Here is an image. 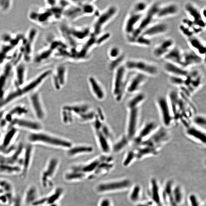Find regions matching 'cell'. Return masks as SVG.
Here are the masks:
<instances>
[{"label":"cell","instance_id":"1","mask_svg":"<svg viewBox=\"0 0 206 206\" xmlns=\"http://www.w3.org/2000/svg\"><path fill=\"white\" fill-rule=\"evenodd\" d=\"M172 111L175 125L181 124L186 128L191 125L192 118L197 114V108L189 98L177 90H172L167 95Z\"/></svg>","mask_w":206,"mask_h":206},{"label":"cell","instance_id":"2","mask_svg":"<svg viewBox=\"0 0 206 206\" xmlns=\"http://www.w3.org/2000/svg\"><path fill=\"white\" fill-rule=\"evenodd\" d=\"M52 70L48 69L43 71L24 85L10 90L3 99L0 100V110L18 99L30 95L38 88L50 76Z\"/></svg>","mask_w":206,"mask_h":206},{"label":"cell","instance_id":"3","mask_svg":"<svg viewBox=\"0 0 206 206\" xmlns=\"http://www.w3.org/2000/svg\"><path fill=\"white\" fill-rule=\"evenodd\" d=\"M28 143L32 145L41 144L55 148L68 149L73 145L70 140L47 132L30 133L27 136Z\"/></svg>","mask_w":206,"mask_h":206},{"label":"cell","instance_id":"4","mask_svg":"<svg viewBox=\"0 0 206 206\" xmlns=\"http://www.w3.org/2000/svg\"><path fill=\"white\" fill-rule=\"evenodd\" d=\"M126 69L124 63L114 69L112 93L117 102L122 101L126 94V88L128 78L127 76Z\"/></svg>","mask_w":206,"mask_h":206},{"label":"cell","instance_id":"5","mask_svg":"<svg viewBox=\"0 0 206 206\" xmlns=\"http://www.w3.org/2000/svg\"><path fill=\"white\" fill-rule=\"evenodd\" d=\"M124 65L127 70L143 74L148 77H155L159 73V69L157 65L143 60H128L124 62Z\"/></svg>","mask_w":206,"mask_h":206},{"label":"cell","instance_id":"6","mask_svg":"<svg viewBox=\"0 0 206 206\" xmlns=\"http://www.w3.org/2000/svg\"><path fill=\"white\" fill-rule=\"evenodd\" d=\"M65 106L72 113L74 118L76 117L81 123H91L96 117V110L88 103H78Z\"/></svg>","mask_w":206,"mask_h":206},{"label":"cell","instance_id":"7","mask_svg":"<svg viewBox=\"0 0 206 206\" xmlns=\"http://www.w3.org/2000/svg\"><path fill=\"white\" fill-rule=\"evenodd\" d=\"M38 35V31L35 27L29 29L24 35L22 44L19 48L23 56V60L25 63H28L33 58L34 46Z\"/></svg>","mask_w":206,"mask_h":206},{"label":"cell","instance_id":"8","mask_svg":"<svg viewBox=\"0 0 206 206\" xmlns=\"http://www.w3.org/2000/svg\"><path fill=\"white\" fill-rule=\"evenodd\" d=\"M155 103L160 117L162 126L169 129L173 126L176 125L172 111L166 95L158 97L155 100Z\"/></svg>","mask_w":206,"mask_h":206},{"label":"cell","instance_id":"9","mask_svg":"<svg viewBox=\"0 0 206 206\" xmlns=\"http://www.w3.org/2000/svg\"><path fill=\"white\" fill-rule=\"evenodd\" d=\"M141 106L126 107L127 117L125 134L131 141L140 128Z\"/></svg>","mask_w":206,"mask_h":206},{"label":"cell","instance_id":"10","mask_svg":"<svg viewBox=\"0 0 206 206\" xmlns=\"http://www.w3.org/2000/svg\"><path fill=\"white\" fill-rule=\"evenodd\" d=\"M28 17L30 21L39 26L44 27L55 18L52 8H34L29 11Z\"/></svg>","mask_w":206,"mask_h":206},{"label":"cell","instance_id":"11","mask_svg":"<svg viewBox=\"0 0 206 206\" xmlns=\"http://www.w3.org/2000/svg\"><path fill=\"white\" fill-rule=\"evenodd\" d=\"M171 139V134L169 129L160 126L151 137L138 145L147 146L160 151L164 146L170 142Z\"/></svg>","mask_w":206,"mask_h":206},{"label":"cell","instance_id":"12","mask_svg":"<svg viewBox=\"0 0 206 206\" xmlns=\"http://www.w3.org/2000/svg\"><path fill=\"white\" fill-rule=\"evenodd\" d=\"M160 3L158 1L154 2L149 5L147 11L145 13L138 25L133 33L126 36L127 38H133L141 35L144 30L152 24L153 20L155 18Z\"/></svg>","mask_w":206,"mask_h":206},{"label":"cell","instance_id":"13","mask_svg":"<svg viewBox=\"0 0 206 206\" xmlns=\"http://www.w3.org/2000/svg\"><path fill=\"white\" fill-rule=\"evenodd\" d=\"M14 67L10 61L2 67L0 71V100L9 92L11 85L13 84Z\"/></svg>","mask_w":206,"mask_h":206},{"label":"cell","instance_id":"14","mask_svg":"<svg viewBox=\"0 0 206 206\" xmlns=\"http://www.w3.org/2000/svg\"><path fill=\"white\" fill-rule=\"evenodd\" d=\"M160 126L157 121L154 120L145 123L139 128L136 136L131 141V146H135L147 140L155 133Z\"/></svg>","mask_w":206,"mask_h":206},{"label":"cell","instance_id":"15","mask_svg":"<svg viewBox=\"0 0 206 206\" xmlns=\"http://www.w3.org/2000/svg\"><path fill=\"white\" fill-rule=\"evenodd\" d=\"M118 8L115 5L109 7L99 15L93 27V32L95 35H99L102 30L118 13Z\"/></svg>","mask_w":206,"mask_h":206},{"label":"cell","instance_id":"16","mask_svg":"<svg viewBox=\"0 0 206 206\" xmlns=\"http://www.w3.org/2000/svg\"><path fill=\"white\" fill-rule=\"evenodd\" d=\"M29 101L34 116L42 122L47 117V113L39 91H36L29 95Z\"/></svg>","mask_w":206,"mask_h":206},{"label":"cell","instance_id":"17","mask_svg":"<svg viewBox=\"0 0 206 206\" xmlns=\"http://www.w3.org/2000/svg\"><path fill=\"white\" fill-rule=\"evenodd\" d=\"M9 127H14L18 129H22L28 131L30 133L40 131L43 130V128L41 122L36 120L30 119L24 117L13 120L9 124L8 128Z\"/></svg>","mask_w":206,"mask_h":206},{"label":"cell","instance_id":"18","mask_svg":"<svg viewBox=\"0 0 206 206\" xmlns=\"http://www.w3.org/2000/svg\"><path fill=\"white\" fill-rule=\"evenodd\" d=\"M58 164V159L55 157H52L48 161L40 177L41 185L44 188H48L52 184L51 179L57 170Z\"/></svg>","mask_w":206,"mask_h":206},{"label":"cell","instance_id":"19","mask_svg":"<svg viewBox=\"0 0 206 206\" xmlns=\"http://www.w3.org/2000/svg\"><path fill=\"white\" fill-rule=\"evenodd\" d=\"M148 76L143 74L137 73L128 79L126 88V93L134 95L141 92L142 87L147 82Z\"/></svg>","mask_w":206,"mask_h":206},{"label":"cell","instance_id":"20","mask_svg":"<svg viewBox=\"0 0 206 206\" xmlns=\"http://www.w3.org/2000/svg\"><path fill=\"white\" fill-rule=\"evenodd\" d=\"M33 145L28 143L24 145V153L21 159V172L20 178L24 179L26 178L32 165L34 154Z\"/></svg>","mask_w":206,"mask_h":206},{"label":"cell","instance_id":"21","mask_svg":"<svg viewBox=\"0 0 206 206\" xmlns=\"http://www.w3.org/2000/svg\"><path fill=\"white\" fill-rule=\"evenodd\" d=\"M184 9L190 20L193 21L195 25L204 29L206 27V21L202 18L200 10L193 3L188 2L185 4Z\"/></svg>","mask_w":206,"mask_h":206},{"label":"cell","instance_id":"22","mask_svg":"<svg viewBox=\"0 0 206 206\" xmlns=\"http://www.w3.org/2000/svg\"><path fill=\"white\" fill-rule=\"evenodd\" d=\"M28 69L26 63L21 61L15 65L13 69V84L14 88L24 85L26 83Z\"/></svg>","mask_w":206,"mask_h":206},{"label":"cell","instance_id":"23","mask_svg":"<svg viewBox=\"0 0 206 206\" xmlns=\"http://www.w3.org/2000/svg\"><path fill=\"white\" fill-rule=\"evenodd\" d=\"M50 76H51L52 81L54 88L57 91H59L66 84V68L63 65H58L56 67L54 71H52Z\"/></svg>","mask_w":206,"mask_h":206},{"label":"cell","instance_id":"24","mask_svg":"<svg viewBox=\"0 0 206 206\" xmlns=\"http://www.w3.org/2000/svg\"><path fill=\"white\" fill-rule=\"evenodd\" d=\"M175 46V41L171 38H167L154 48L152 55L157 59L163 58Z\"/></svg>","mask_w":206,"mask_h":206},{"label":"cell","instance_id":"25","mask_svg":"<svg viewBox=\"0 0 206 206\" xmlns=\"http://www.w3.org/2000/svg\"><path fill=\"white\" fill-rule=\"evenodd\" d=\"M185 136L188 138L198 144L205 146L206 133L205 131L196 127L192 124L185 128Z\"/></svg>","mask_w":206,"mask_h":206},{"label":"cell","instance_id":"26","mask_svg":"<svg viewBox=\"0 0 206 206\" xmlns=\"http://www.w3.org/2000/svg\"><path fill=\"white\" fill-rule=\"evenodd\" d=\"M168 30V26L166 23L158 22L151 24L145 30L141 35L152 39L155 37L164 35Z\"/></svg>","mask_w":206,"mask_h":206},{"label":"cell","instance_id":"27","mask_svg":"<svg viewBox=\"0 0 206 206\" xmlns=\"http://www.w3.org/2000/svg\"><path fill=\"white\" fill-rule=\"evenodd\" d=\"M204 58L191 50L183 51L182 66L188 69L189 68L201 64Z\"/></svg>","mask_w":206,"mask_h":206},{"label":"cell","instance_id":"28","mask_svg":"<svg viewBox=\"0 0 206 206\" xmlns=\"http://www.w3.org/2000/svg\"><path fill=\"white\" fill-rule=\"evenodd\" d=\"M148 194L151 201L156 206H165L162 200V190L159 182L155 178H152L150 183Z\"/></svg>","mask_w":206,"mask_h":206},{"label":"cell","instance_id":"29","mask_svg":"<svg viewBox=\"0 0 206 206\" xmlns=\"http://www.w3.org/2000/svg\"><path fill=\"white\" fill-rule=\"evenodd\" d=\"M144 14L129 12L126 19L124 25V31L126 36H129L133 33Z\"/></svg>","mask_w":206,"mask_h":206},{"label":"cell","instance_id":"30","mask_svg":"<svg viewBox=\"0 0 206 206\" xmlns=\"http://www.w3.org/2000/svg\"><path fill=\"white\" fill-rule=\"evenodd\" d=\"M88 81L91 92L95 99L99 101L104 100L106 98V91L99 80L95 76H91L88 77Z\"/></svg>","mask_w":206,"mask_h":206},{"label":"cell","instance_id":"31","mask_svg":"<svg viewBox=\"0 0 206 206\" xmlns=\"http://www.w3.org/2000/svg\"><path fill=\"white\" fill-rule=\"evenodd\" d=\"M179 11V7L175 3H171L163 5H160L155 19H163L173 17L178 14Z\"/></svg>","mask_w":206,"mask_h":206},{"label":"cell","instance_id":"32","mask_svg":"<svg viewBox=\"0 0 206 206\" xmlns=\"http://www.w3.org/2000/svg\"><path fill=\"white\" fill-rule=\"evenodd\" d=\"M131 182L128 179H124L107 183L101 184L98 186L97 190L100 192H104L123 190L129 188Z\"/></svg>","mask_w":206,"mask_h":206},{"label":"cell","instance_id":"33","mask_svg":"<svg viewBox=\"0 0 206 206\" xmlns=\"http://www.w3.org/2000/svg\"><path fill=\"white\" fill-rule=\"evenodd\" d=\"M28 112V109L25 106L17 105L12 108L9 111L5 112L4 118L9 125L13 120L24 117Z\"/></svg>","mask_w":206,"mask_h":206},{"label":"cell","instance_id":"34","mask_svg":"<svg viewBox=\"0 0 206 206\" xmlns=\"http://www.w3.org/2000/svg\"><path fill=\"white\" fill-rule=\"evenodd\" d=\"M40 197L38 188L35 185H30L26 189L22 200L24 205L31 206Z\"/></svg>","mask_w":206,"mask_h":206},{"label":"cell","instance_id":"35","mask_svg":"<svg viewBox=\"0 0 206 206\" xmlns=\"http://www.w3.org/2000/svg\"><path fill=\"white\" fill-rule=\"evenodd\" d=\"M165 71L170 76L185 77L188 75L189 71L182 67L176 64L165 62L163 65Z\"/></svg>","mask_w":206,"mask_h":206},{"label":"cell","instance_id":"36","mask_svg":"<svg viewBox=\"0 0 206 206\" xmlns=\"http://www.w3.org/2000/svg\"><path fill=\"white\" fill-rule=\"evenodd\" d=\"M182 50L175 46L163 58L165 62L182 66Z\"/></svg>","mask_w":206,"mask_h":206},{"label":"cell","instance_id":"37","mask_svg":"<svg viewBox=\"0 0 206 206\" xmlns=\"http://www.w3.org/2000/svg\"><path fill=\"white\" fill-rule=\"evenodd\" d=\"M21 166L0 161V174L9 176H20Z\"/></svg>","mask_w":206,"mask_h":206},{"label":"cell","instance_id":"38","mask_svg":"<svg viewBox=\"0 0 206 206\" xmlns=\"http://www.w3.org/2000/svg\"><path fill=\"white\" fill-rule=\"evenodd\" d=\"M188 42L191 50L204 58L206 54V46L201 40L194 36L188 38Z\"/></svg>","mask_w":206,"mask_h":206},{"label":"cell","instance_id":"39","mask_svg":"<svg viewBox=\"0 0 206 206\" xmlns=\"http://www.w3.org/2000/svg\"><path fill=\"white\" fill-rule=\"evenodd\" d=\"M67 154L69 156L73 157L80 154L91 153L94 151L93 147L88 145L80 144L72 145L68 148Z\"/></svg>","mask_w":206,"mask_h":206},{"label":"cell","instance_id":"40","mask_svg":"<svg viewBox=\"0 0 206 206\" xmlns=\"http://www.w3.org/2000/svg\"><path fill=\"white\" fill-rule=\"evenodd\" d=\"M131 144V140L125 134L121 136L116 141L113 143L111 150L116 153H118L130 146Z\"/></svg>","mask_w":206,"mask_h":206},{"label":"cell","instance_id":"41","mask_svg":"<svg viewBox=\"0 0 206 206\" xmlns=\"http://www.w3.org/2000/svg\"><path fill=\"white\" fill-rule=\"evenodd\" d=\"M185 194L182 187L179 185H174L172 193L173 206H179L183 202Z\"/></svg>","mask_w":206,"mask_h":206},{"label":"cell","instance_id":"42","mask_svg":"<svg viewBox=\"0 0 206 206\" xmlns=\"http://www.w3.org/2000/svg\"><path fill=\"white\" fill-rule=\"evenodd\" d=\"M52 54H54L52 50L48 46L38 52L35 57H33L32 61L35 64H40L48 61Z\"/></svg>","mask_w":206,"mask_h":206},{"label":"cell","instance_id":"43","mask_svg":"<svg viewBox=\"0 0 206 206\" xmlns=\"http://www.w3.org/2000/svg\"><path fill=\"white\" fill-rule=\"evenodd\" d=\"M9 195L15 196L14 188L9 180L0 178V195Z\"/></svg>","mask_w":206,"mask_h":206},{"label":"cell","instance_id":"44","mask_svg":"<svg viewBox=\"0 0 206 206\" xmlns=\"http://www.w3.org/2000/svg\"><path fill=\"white\" fill-rule=\"evenodd\" d=\"M128 43L130 44L136 45L142 47H148L152 44V39L140 35L135 38H127Z\"/></svg>","mask_w":206,"mask_h":206},{"label":"cell","instance_id":"45","mask_svg":"<svg viewBox=\"0 0 206 206\" xmlns=\"http://www.w3.org/2000/svg\"><path fill=\"white\" fill-rule=\"evenodd\" d=\"M191 124L196 127L206 131V118L204 114H197L192 118Z\"/></svg>","mask_w":206,"mask_h":206},{"label":"cell","instance_id":"46","mask_svg":"<svg viewBox=\"0 0 206 206\" xmlns=\"http://www.w3.org/2000/svg\"><path fill=\"white\" fill-rule=\"evenodd\" d=\"M149 5L144 1H140L134 4L130 12L144 14L147 11Z\"/></svg>","mask_w":206,"mask_h":206},{"label":"cell","instance_id":"47","mask_svg":"<svg viewBox=\"0 0 206 206\" xmlns=\"http://www.w3.org/2000/svg\"><path fill=\"white\" fill-rule=\"evenodd\" d=\"M63 190L61 188H57L54 192L47 197H44L45 205H51L55 204V203L59 199L62 193Z\"/></svg>","mask_w":206,"mask_h":206},{"label":"cell","instance_id":"48","mask_svg":"<svg viewBox=\"0 0 206 206\" xmlns=\"http://www.w3.org/2000/svg\"><path fill=\"white\" fill-rule=\"evenodd\" d=\"M142 190L139 185H136L133 187L131 191L129 198L133 203H138L141 198Z\"/></svg>","mask_w":206,"mask_h":206},{"label":"cell","instance_id":"49","mask_svg":"<svg viewBox=\"0 0 206 206\" xmlns=\"http://www.w3.org/2000/svg\"><path fill=\"white\" fill-rule=\"evenodd\" d=\"M136 160H137V155L134 150L132 147L126 154L123 161V166L125 167L129 166Z\"/></svg>","mask_w":206,"mask_h":206},{"label":"cell","instance_id":"50","mask_svg":"<svg viewBox=\"0 0 206 206\" xmlns=\"http://www.w3.org/2000/svg\"><path fill=\"white\" fill-rule=\"evenodd\" d=\"M13 5V1L11 0H0V12L7 13L11 9Z\"/></svg>","mask_w":206,"mask_h":206},{"label":"cell","instance_id":"51","mask_svg":"<svg viewBox=\"0 0 206 206\" xmlns=\"http://www.w3.org/2000/svg\"><path fill=\"white\" fill-rule=\"evenodd\" d=\"M123 55L121 49L117 46L111 47L109 50V57L112 61L119 58Z\"/></svg>","mask_w":206,"mask_h":206},{"label":"cell","instance_id":"52","mask_svg":"<svg viewBox=\"0 0 206 206\" xmlns=\"http://www.w3.org/2000/svg\"><path fill=\"white\" fill-rule=\"evenodd\" d=\"M100 163V160L99 159H96L94 161L91 162V163L88 164L83 168L82 171L83 172H91L95 169L97 168Z\"/></svg>","mask_w":206,"mask_h":206},{"label":"cell","instance_id":"53","mask_svg":"<svg viewBox=\"0 0 206 206\" xmlns=\"http://www.w3.org/2000/svg\"><path fill=\"white\" fill-rule=\"evenodd\" d=\"M179 30L181 33L185 37L187 38V39L195 36L192 28L187 27L182 24L179 26Z\"/></svg>","mask_w":206,"mask_h":206},{"label":"cell","instance_id":"54","mask_svg":"<svg viewBox=\"0 0 206 206\" xmlns=\"http://www.w3.org/2000/svg\"><path fill=\"white\" fill-rule=\"evenodd\" d=\"M188 200L190 206H205L200 201L197 195L194 193L189 195Z\"/></svg>","mask_w":206,"mask_h":206},{"label":"cell","instance_id":"55","mask_svg":"<svg viewBox=\"0 0 206 206\" xmlns=\"http://www.w3.org/2000/svg\"><path fill=\"white\" fill-rule=\"evenodd\" d=\"M84 177V174L83 173H80L76 171L73 173H68L66 174V178L68 180H73L80 179Z\"/></svg>","mask_w":206,"mask_h":206},{"label":"cell","instance_id":"56","mask_svg":"<svg viewBox=\"0 0 206 206\" xmlns=\"http://www.w3.org/2000/svg\"><path fill=\"white\" fill-rule=\"evenodd\" d=\"M22 197L19 195H16V197L9 206H24Z\"/></svg>","mask_w":206,"mask_h":206},{"label":"cell","instance_id":"57","mask_svg":"<svg viewBox=\"0 0 206 206\" xmlns=\"http://www.w3.org/2000/svg\"><path fill=\"white\" fill-rule=\"evenodd\" d=\"M110 37V34L107 33L103 34L101 36L98 38L97 40H96V43L98 45L102 44L104 42L107 40Z\"/></svg>","mask_w":206,"mask_h":206},{"label":"cell","instance_id":"58","mask_svg":"<svg viewBox=\"0 0 206 206\" xmlns=\"http://www.w3.org/2000/svg\"><path fill=\"white\" fill-rule=\"evenodd\" d=\"M136 206H156L151 200L149 202H145L137 203Z\"/></svg>","mask_w":206,"mask_h":206},{"label":"cell","instance_id":"59","mask_svg":"<svg viewBox=\"0 0 206 206\" xmlns=\"http://www.w3.org/2000/svg\"><path fill=\"white\" fill-rule=\"evenodd\" d=\"M100 206H110V202L108 199H104L101 202Z\"/></svg>","mask_w":206,"mask_h":206},{"label":"cell","instance_id":"60","mask_svg":"<svg viewBox=\"0 0 206 206\" xmlns=\"http://www.w3.org/2000/svg\"><path fill=\"white\" fill-rule=\"evenodd\" d=\"M200 15L202 18L206 21V9L205 8H203L201 10H200Z\"/></svg>","mask_w":206,"mask_h":206},{"label":"cell","instance_id":"61","mask_svg":"<svg viewBox=\"0 0 206 206\" xmlns=\"http://www.w3.org/2000/svg\"><path fill=\"white\" fill-rule=\"evenodd\" d=\"M45 206H57V205L55 204H54L51 205H46Z\"/></svg>","mask_w":206,"mask_h":206}]
</instances>
